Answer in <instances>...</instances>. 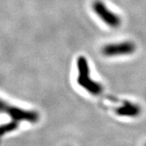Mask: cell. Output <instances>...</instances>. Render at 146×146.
<instances>
[{
  "label": "cell",
  "mask_w": 146,
  "mask_h": 146,
  "mask_svg": "<svg viewBox=\"0 0 146 146\" xmlns=\"http://www.w3.org/2000/svg\"><path fill=\"white\" fill-rule=\"evenodd\" d=\"M0 113L6 114L17 123L20 122H27L34 123L39 120V115L36 111L28 110L13 106L0 98Z\"/></svg>",
  "instance_id": "6da1fadb"
},
{
  "label": "cell",
  "mask_w": 146,
  "mask_h": 146,
  "mask_svg": "<svg viewBox=\"0 0 146 146\" xmlns=\"http://www.w3.org/2000/svg\"><path fill=\"white\" fill-rule=\"evenodd\" d=\"M134 50L132 44L128 42H124L121 44L110 45L104 48V53L106 55H118V54H126L131 53Z\"/></svg>",
  "instance_id": "277c9868"
},
{
  "label": "cell",
  "mask_w": 146,
  "mask_h": 146,
  "mask_svg": "<svg viewBox=\"0 0 146 146\" xmlns=\"http://www.w3.org/2000/svg\"><path fill=\"white\" fill-rule=\"evenodd\" d=\"M80 68V76H79L78 81L80 86L88 90L90 94L98 95L102 92V86L94 82L89 76V70L86 63L83 58L80 60L79 63Z\"/></svg>",
  "instance_id": "7a4b0ae2"
},
{
  "label": "cell",
  "mask_w": 146,
  "mask_h": 146,
  "mask_svg": "<svg viewBox=\"0 0 146 146\" xmlns=\"http://www.w3.org/2000/svg\"><path fill=\"white\" fill-rule=\"evenodd\" d=\"M115 111L120 116L136 117L141 114V108L137 105L127 102L122 106L116 109Z\"/></svg>",
  "instance_id": "5b68a950"
},
{
  "label": "cell",
  "mask_w": 146,
  "mask_h": 146,
  "mask_svg": "<svg viewBox=\"0 0 146 146\" xmlns=\"http://www.w3.org/2000/svg\"><path fill=\"white\" fill-rule=\"evenodd\" d=\"M94 7V10L97 12V14L106 24H108L111 27H115L119 25V17L115 14H113L111 11H110L103 3L98 2V3H95V5Z\"/></svg>",
  "instance_id": "3957f363"
},
{
  "label": "cell",
  "mask_w": 146,
  "mask_h": 146,
  "mask_svg": "<svg viewBox=\"0 0 146 146\" xmlns=\"http://www.w3.org/2000/svg\"><path fill=\"white\" fill-rule=\"evenodd\" d=\"M145 146H146V144H145Z\"/></svg>",
  "instance_id": "8992f818"
}]
</instances>
